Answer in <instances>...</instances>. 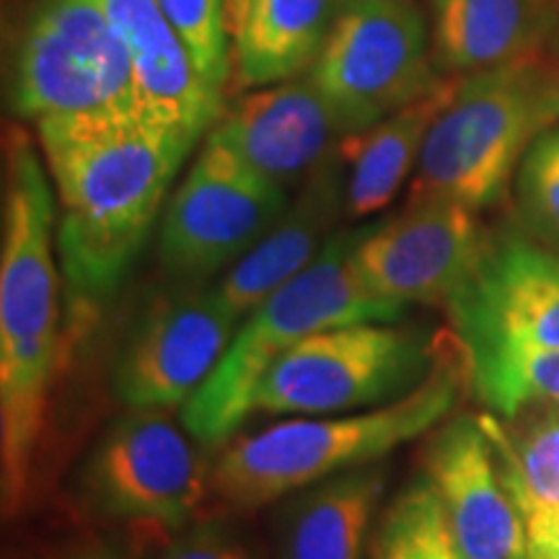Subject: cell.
<instances>
[{
    "label": "cell",
    "mask_w": 559,
    "mask_h": 559,
    "mask_svg": "<svg viewBox=\"0 0 559 559\" xmlns=\"http://www.w3.org/2000/svg\"><path fill=\"white\" fill-rule=\"evenodd\" d=\"M37 135L58 200L62 275L75 296H109L198 140L140 109L47 117Z\"/></svg>",
    "instance_id": "cell-1"
},
{
    "label": "cell",
    "mask_w": 559,
    "mask_h": 559,
    "mask_svg": "<svg viewBox=\"0 0 559 559\" xmlns=\"http://www.w3.org/2000/svg\"><path fill=\"white\" fill-rule=\"evenodd\" d=\"M58 200L21 130L5 135L0 247V500L13 519L29 502L60 360L55 247Z\"/></svg>",
    "instance_id": "cell-2"
},
{
    "label": "cell",
    "mask_w": 559,
    "mask_h": 559,
    "mask_svg": "<svg viewBox=\"0 0 559 559\" xmlns=\"http://www.w3.org/2000/svg\"><path fill=\"white\" fill-rule=\"evenodd\" d=\"M440 347L436 366L400 400L319 419H283L223 443L210 464V498L230 513H249L298 489L389 456L456 407L469 355Z\"/></svg>",
    "instance_id": "cell-3"
},
{
    "label": "cell",
    "mask_w": 559,
    "mask_h": 559,
    "mask_svg": "<svg viewBox=\"0 0 559 559\" xmlns=\"http://www.w3.org/2000/svg\"><path fill=\"white\" fill-rule=\"evenodd\" d=\"M362 228L337 230L304 272L239 321L213 376L181 407V425L202 445H223L254 415V394L275 360L300 340L360 321H402L407 309L373 296L353 267Z\"/></svg>",
    "instance_id": "cell-4"
},
{
    "label": "cell",
    "mask_w": 559,
    "mask_h": 559,
    "mask_svg": "<svg viewBox=\"0 0 559 559\" xmlns=\"http://www.w3.org/2000/svg\"><path fill=\"white\" fill-rule=\"evenodd\" d=\"M555 124L559 66L542 52L461 75L425 138L409 200L495 205L531 145Z\"/></svg>",
    "instance_id": "cell-5"
},
{
    "label": "cell",
    "mask_w": 559,
    "mask_h": 559,
    "mask_svg": "<svg viewBox=\"0 0 559 559\" xmlns=\"http://www.w3.org/2000/svg\"><path fill=\"white\" fill-rule=\"evenodd\" d=\"M443 347L400 321H360L300 340L267 370L254 415H334L379 407L409 394Z\"/></svg>",
    "instance_id": "cell-6"
},
{
    "label": "cell",
    "mask_w": 559,
    "mask_h": 559,
    "mask_svg": "<svg viewBox=\"0 0 559 559\" xmlns=\"http://www.w3.org/2000/svg\"><path fill=\"white\" fill-rule=\"evenodd\" d=\"M9 104L34 122L138 109L130 52L99 0H41L13 55Z\"/></svg>",
    "instance_id": "cell-7"
},
{
    "label": "cell",
    "mask_w": 559,
    "mask_h": 559,
    "mask_svg": "<svg viewBox=\"0 0 559 559\" xmlns=\"http://www.w3.org/2000/svg\"><path fill=\"white\" fill-rule=\"evenodd\" d=\"M166 409H130L102 432L79 472V495L109 521L181 531L210 498V464Z\"/></svg>",
    "instance_id": "cell-8"
},
{
    "label": "cell",
    "mask_w": 559,
    "mask_h": 559,
    "mask_svg": "<svg viewBox=\"0 0 559 559\" xmlns=\"http://www.w3.org/2000/svg\"><path fill=\"white\" fill-rule=\"evenodd\" d=\"M309 75L360 130L445 81L417 0H347Z\"/></svg>",
    "instance_id": "cell-9"
},
{
    "label": "cell",
    "mask_w": 559,
    "mask_h": 559,
    "mask_svg": "<svg viewBox=\"0 0 559 559\" xmlns=\"http://www.w3.org/2000/svg\"><path fill=\"white\" fill-rule=\"evenodd\" d=\"M288 205L290 192L285 187L249 169L207 132L198 160L160 215V264L185 283L230 270Z\"/></svg>",
    "instance_id": "cell-10"
},
{
    "label": "cell",
    "mask_w": 559,
    "mask_h": 559,
    "mask_svg": "<svg viewBox=\"0 0 559 559\" xmlns=\"http://www.w3.org/2000/svg\"><path fill=\"white\" fill-rule=\"evenodd\" d=\"M489 243L479 210L453 200H407L402 213L366 223L353 267L366 288L404 306H440L459 296Z\"/></svg>",
    "instance_id": "cell-11"
},
{
    "label": "cell",
    "mask_w": 559,
    "mask_h": 559,
    "mask_svg": "<svg viewBox=\"0 0 559 559\" xmlns=\"http://www.w3.org/2000/svg\"><path fill=\"white\" fill-rule=\"evenodd\" d=\"M239 321L215 288L153 304L115 358L117 400L128 409L185 407L218 368Z\"/></svg>",
    "instance_id": "cell-12"
},
{
    "label": "cell",
    "mask_w": 559,
    "mask_h": 559,
    "mask_svg": "<svg viewBox=\"0 0 559 559\" xmlns=\"http://www.w3.org/2000/svg\"><path fill=\"white\" fill-rule=\"evenodd\" d=\"M445 311L466 353L559 349V251L519 230L489 234L479 267Z\"/></svg>",
    "instance_id": "cell-13"
},
{
    "label": "cell",
    "mask_w": 559,
    "mask_h": 559,
    "mask_svg": "<svg viewBox=\"0 0 559 559\" xmlns=\"http://www.w3.org/2000/svg\"><path fill=\"white\" fill-rule=\"evenodd\" d=\"M360 132L311 75L304 73L249 91L223 111L210 135L218 138L249 169L290 192L337 158Z\"/></svg>",
    "instance_id": "cell-14"
},
{
    "label": "cell",
    "mask_w": 559,
    "mask_h": 559,
    "mask_svg": "<svg viewBox=\"0 0 559 559\" xmlns=\"http://www.w3.org/2000/svg\"><path fill=\"white\" fill-rule=\"evenodd\" d=\"M423 474L464 559H528L521 510L500 477L479 417L440 423L425 449Z\"/></svg>",
    "instance_id": "cell-15"
},
{
    "label": "cell",
    "mask_w": 559,
    "mask_h": 559,
    "mask_svg": "<svg viewBox=\"0 0 559 559\" xmlns=\"http://www.w3.org/2000/svg\"><path fill=\"white\" fill-rule=\"evenodd\" d=\"M132 60L135 102L145 117L194 140L221 120L223 91L202 79L158 0H99Z\"/></svg>",
    "instance_id": "cell-16"
},
{
    "label": "cell",
    "mask_w": 559,
    "mask_h": 559,
    "mask_svg": "<svg viewBox=\"0 0 559 559\" xmlns=\"http://www.w3.org/2000/svg\"><path fill=\"white\" fill-rule=\"evenodd\" d=\"M345 181L347 148L306 179L275 226L226 270L215 290L236 317L243 319L254 311L280 285L309 267L332 241L340 223L347 221Z\"/></svg>",
    "instance_id": "cell-17"
},
{
    "label": "cell",
    "mask_w": 559,
    "mask_h": 559,
    "mask_svg": "<svg viewBox=\"0 0 559 559\" xmlns=\"http://www.w3.org/2000/svg\"><path fill=\"white\" fill-rule=\"evenodd\" d=\"M386 472L358 466L280 500L272 515L277 559H366Z\"/></svg>",
    "instance_id": "cell-18"
},
{
    "label": "cell",
    "mask_w": 559,
    "mask_h": 559,
    "mask_svg": "<svg viewBox=\"0 0 559 559\" xmlns=\"http://www.w3.org/2000/svg\"><path fill=\"white\" fill-rule=\"evenodd\" d=\"M555 0H430L432 62L443 79L539 55Z\"/></svg>",
    "instance_id": "cell-19"
},
{
    "label": "cell",
    "mask_w": 559,
    "mask_h": 559,
    "mask_svg": "<svg viewBox=\"0 0 559 559\" xmlns=\"http://www.w3.org/2000/svg\"><path fill=\"white\" fill-rule=\"evenodd\" d=\"M347 0H251L234 34V83L254 91L309 73Z\"/></svg>",
    "instance_id": "cell-20"
},
{
    "label": "cell",
    "mask_w": 559,
    "mask_h": 559,
    "mask_svg": "<svg viewBox=\"0 0 559 559\" xmlns=\"http://www.w3.org/2000/svg\"><path fill=\"white\" fill-rule=\"evenodd\" d=\"M453 81L445 79L423 99L396 109L381 122L370 124L347 145L345 210L347 221H362L379 213L402 192L423 156L425 138L438 111L449 102Z\"/></svg>",
    "instance_id": "cell-21"
},
{
    "label": "cell",
    "mask_w": 559,
    "mask_h": 559,
    "mask_svg": "<svg viewBox=\"0 0 559 559\" xmlns=\"http://www.w3.org/2000/svg\"><path fill=\"white\" fill-rule=\"evenodd\" d=\"M495 464L515 502L559 506V407L531 404L515 415H481Z\"/></svg>",
    "instance_id": "cell-22"
},
{
    "label": "cell",
    "mask_w": 559,
    "mask_h": 559,
    "mask_svg": "<svg viewBox=\"0 0 559 559\" xmlns=\"http://www.w3.org/2000/svg\"><path fill=\"white\" fill-rule=\"evenodd\" d=\"M368 559H464L425 474L383 508L370 531Z\"/></svg>",
    "instance_id": "cell-23"
},
{
    "label": "cell",
    "mask_w": 559,
    "mask_h": 559,
    "mask_svg": "<svg viewBox=\"0 0 559 559\" xmlns=\"http://www.w3.org/2000/svg\"><path fill=\"white\" fill-rule=\"evenodd\" d=\"M469 355V376L481 402L510 417L531 404L559 407V349L492 347Z\"/></svg>",
    "instance_id": "cell-24"
},
{
    "label": "cell",
    "mask_w": 559,
    "mask_h": 559,
    "mask_svg": "<svg viewBox=\"0 0 559 559\" xmlns=\"http://www.w3.org/2000/svg\"><path fill=\"white\" fill-rule=\"evenodd\" d=\"M160 11L190 50L194 66L210 86L226 94L234 79V47L226 0H158Z\"/></svg>",
    "instance_id": "cell-25"
},
{
    "label": "cell",
    "mask_w": 559,
    "mask_h": 559,
    "mask_svg": "<svg viewBox=\"0 0 559 559\" xmlns=\"http://www.w3.org/2000/svg\"><path fill=\"white\" fill-rule=\"evenodd\" d=\"M515 202L531 239L559 251V124L523 156L515 171Z\"/></svg>",
    "instance_id": "cell-26"
},
{
    "label": "cell",
    "mask_w": 559,
    "mask_h": 559,
    "mask_svg": "<svg viewBox=\"0 0 559 559\" xmlns=\"http://www.w3.org/2000/svg\"><path fill=\"white\" fill-rule=\"evenodd\" d=\"M158 559H254V551L234 521L213 515L181 528Z\"/></svg>",
    "instance_id": "cell-27"
},
{
    "label": "cell",
    "mask_w": 559,
    "mask_h": 559,
    "mask_svg": "<svg viewBox=\"0 0 559 559\" xmlns=\"http://www.w3.org/2000/svg\"><path fill=\"white\" fill-rule=\"evenodd\" d=\"M526 528L528 559H559V506L547 502H515Z\"/></svg>",
    "instance_id": "cell-28"
},
{
    "label": "cell",
    "mask_w": 559,
    "mask_h": 559,
    "mask_svg": "<svg viewBox=\"0 0 559 559\" xmlns=\"http://www.w3.org/2000/svg\"><path fill=\"white\" fill-rule=\"evenodd\" d=\"M228 5V24H230V34H236V29L241 26L243 16H247L251 0H226Z\"/></svg>",
    "instance_id": "cell-29"
},
{
    "label": "cell",
    "mask_w": 559,
    "mask_h": 559,
    "mask_svg": "<svg viewBox=\"0 0 559 559\" xmlns=\"http://www.w3.org/2000/svg\"><path fill=\"white\" fill-rule=\"evenodd\" d=\"M79 559H130V557L115 547H96L86 551V555H81Z\"/></svg>",
    "instance_id": "cell-30"
}]
</instances>
